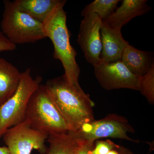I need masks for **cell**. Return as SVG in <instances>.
Instances as JSON below:
<instances>
[{"label":"cell","instance_id":"obj_11","mask_svg":"<svg viewBox=\"0 0 154 154\" xmlns=\"http://www.w3.org/2000/svg\"><path fill=\"white\" fill-rule=\"evenodd\" d=\"M146 0H123L120 7L103 22L112 28L121 30L123 25L130 20L149 12L151 8Z\"/></svg>","mask_w":154,"mask_h":154},{"label":"cell","instance_id":"obj_10","mask_svg":"<svg viewBox=\"0 0 154 154\" xmlns=\"http://www.w3.org/2000/svg\"><path fill=\"white\" fill-rule=\"evenodd\" d=\"M102 63L121 60L125 48L129 45L123 38L121 30L112 28L102 20L101 30Z\"/></svg>","mask_w":154,"mask_h":154},{"label":"cell","instance_id":"obj_13","mask_svg":"<svg viewBox=\"0 0 154 154\" xmlns=\"http://www.w3.org/2000/svg\"><path fill=\"white\" fill-rule=\"evenodd\" d=\"M14 4L20 11L43 23L59 6L65 5V0H15Z\"/></svg>","mask_w":154,"mask_h":154},{"label":"cell","instance_id":"obj_19","mask_svg":"<svg viewBox=\"0 0 154 154\" xmlns=\"http://www.w3.org/2000/svg\"><path fill=\"white\" fill-rule=\"evenodd\" d=\"M16 46L17 45L11 42L0 31V53L12 51L16 49Z\"/></svg>","mask_w":154,"mask_h":154},{"label":"cell","instance_id":"obj_23","mask_svg":"<svg viewBox=\"0 0 154 154\" xmlns=\"http://www.w3.org/2000/svg\"><path fill=\"white\" fill-rule=\"evenodd\" d=\"M107 154H119V153L117 150H112L110 151V152H108Z\"/></svg>","mask_w":154,"mask_h":154},{"label":"cell","instance_id":"obj_18","mask_svg":"<svg viewBox=\"0 0 154 154\" xmlns=\"http://www.w3.org/2000/svg\"><path fill=\"white\" fill-rule=\"evenodd\" d=\"M120 146L116 144L110 140H97L94 149H92L88 152L89 154H107L112 150H117Z\"/></svg>","mask_w":154,"mask_h":154},{"label":"cell","instance_id":"obj_7","mask_svg":"<svg viewBox=\"0 0 154 154\" xmlns=\"http://www.w3.org/2000/svg\"><path fill=\"white\" fill-rule=\"evenodd\" d=\"M2 137L10 154H30L33 149L45 154L48 149L45 144L48 135L33 129L26 120L7 130Z\"/></svg>","mask_w":154,"mask_h":154},{"label":"cell","instance_id":"obj_8","mask_svg":"<svg viewBox=\"0 0 154 154\" xmlns=\"http://www.w3.org/2000/svg\"><path fill=\"white\" fill-rule=\"evenodd\" d=\"M94 68L95 76L107 91L122 88L140 91V77L132 73L121 60L101 63Z\"/></svg>","mask_w":154,"mask_h":154},{"label":"cell","instance_id":"obj_14","mask_svg":"<svg viewBox=\"0 0 154 154\" xmlns=\"http://www.w3.org/2000/svg\"><path fill=\"white\" fill-rule=\"evenodd\" d=\"M21 78L16 67L0 57V107L15 94Z\"/></svg>","mask_w":154,"mask_h":154},{"label":"cell","instance_id":"obj_5","mask_svg":"<svg viewBox=\"0 0 154 154\" xmlns=\"http://www.w3.org/2000/svg\"><path fill=\"white\" fill-rule=\"evenodd\" d=\"M42 77L33 79L29 68L21 73L19 85L15 94L0 107V138L9 128L25 121L30 97L40 85Z\"/></svg>","mask_w":154,"mask_h":154},{"label":"cell","instance_id":"obj_6","mask_svg":"<svg viewBox=\"0 0 154 154\" xmlns=\"http://www.w3.org/2000/svg\"><path fill=\"white\" fill-rule=\"evenodd\" d=\"M74 136L94 144L102 138L120 139L134 143L138 142L129 137L128 134L135 131L125 117L115 114H108L105 118L83 125L79 130L71 132Z\"/></svg>","mask_w":154,"mask_h":154},{"label":"cell","instance_id":"obj_16","mask_svg":"<svg viewBox=\"0 0 154 154\" xmlns=\"http://www.w3.org/2000/svg\"><path fill=\"white\" fill-rule=\"evenodd\" d=\"M119 2V0H96L86 6L81 15L84 17L89 14H96L104 20L113 14Z\"/></svg>","mask_w":154,"mask_h":154},{"label":"cell","instance_id":"obj_15","mask_svg":"<svg viewBox=\"0 0 154 154\" xmlns=\"http://www.w3.org/2000/svg\"><path fill=\"white\" fill-rule=\"evenodd\" d=\"M47 140L49 147L45 154H77L81 143L70 132L49 135Z\"/></svg>","mask_w":154,"mask_h":154},{"label":"cell","instance_id":"obj_3","mask_svg":"<svg viewBox=\"0 0 154 154\" xmlns=\"http://www.w3.org/2000/svg\"><path fill=\"white\" fill-rule=\"evenodd\" d=\"M25 120L29 122L33 129L48 136L67 133L70 131L45 85H40L30 97Z\"/></svg>","mask_w":154,"mask_h":154},{"label":"cell","instance_id":"obj_22","mask_svg":"<svg viewBox=\"0 0 154 154\" xmlns=\"http://www.w3.org/2000/svg\"><path fill=\"white\" fill-rule=\"evenodd\" d=\"M0 154H10L8 149L7 146L0 147Z\"/></svg>","mask_w":154,"mask_h":154},{"label":"cell","instance_id":"obj_2","mask_svg":"<svg viewBox=\"0 0 154 154\" xmlns=\"http://www.w3.org/2000/svg\"><path fill=\"white\" fill-rule=\"evenodd\" d=\"M64 5L59 6L49 15L42 23L43 29L45 37L49 38L53 45L54 58L60 61L64 69L65 78L70 84L80 88V69L76 60L77 52L70 42Z\"/></svg>","mask_w":154,"mask_h":154},{"label":"cell","instance_id":"obj_9","mask_svg":"<svg viewBox=\"0 0 154 154\" xmlns=\"http://www.w3.org/2000/svg\"><path fill=\"white\" fill-rule=\"evenodd\" d=\"M102 19L96 14L86 15L81 22L78 34V44L86 60L94 67L102 63L101 30Z\"/></svg>","mask_w":154,"mask_h":154},{"label":"cell","instance_id":"obj_12","mask_svg":"<svg viewBox=\"0 0 154 154\" xmlns=\"http://www.w3.org/2000/svg\"><path fill=\"white\" fill-rule=\"evenodd\" d=\"M152 54L137 49L128 45L125 48L121 61L132 73L141 77L146 74L154 64Z\"/></svg>","mask_w":154,"mask_h":154},{"label":"cell","instance_id":"obj_1","mask_svg":"<svg viewBox=\"0 0 154 154\" xmlns=\"http://www.w3.org/2000/svg\"><path fill=\"white\" fill-rule=\"evenodd\" d=\"M45 86L69 131H76L83 125L95 120L94 102L82 88L70 84L63 75L48 80Z\"/></svg>","mask_w":154,"mask_h":154},{"label":"cell","instance_id":"obj_4","mask_svg":"<svg viewBox=\"0 0 154 154\" xmlns=\"http://www.w3.org/2000/svg\"><path fill=\"white\" fill-rule=\"evenodd\" d=\"M3 3L2 32L13 44L34 43L46 38L42 23L20 11L14 1Z\"/></svg>","mask_w":154,"mask_h":154},{"label":"cell","instance_id":"obj_17","mask_svg":"<svg viewBox=\"0 0 154 154\" xmlns=\"http://www.w3.org/2000/svg\"><path fill=\"white\" fill-rule=\"evenodd\" d=\"M148 102L154 103V64L146 74L140 77V91Z\"/></svg>","mask_w":154,"mask_h":154},{"label":"cell","instance_id":"obj_20","mask_svg":"<svg viewBox=\"0 0 154 154\" xmlns=\"http://www.w3.org/2000/svg\"><path fill=\"white\" fill-rule=\"evenodd\" d=\"M80 140V145L77 152V154H89L88 152L93 149L94 144L91 143L85 140Z\"/></svg>","mask_w":154,"mask_h":154},{"label":"cell","instance_id":"obj_21","mask_svg":"<svg viewBox=\"0 0 154 154\" xmlns=\"http://www.w3.org/2000/svg\"><path fill=\"white\" fill-rule=\"evenodd\" d=\"M119 154H133L131 152L129 151L127 149L123 147L120 146L119 149H117Z\"/></svg>","mask_w":154,"mask_h":154}]
</instances>
